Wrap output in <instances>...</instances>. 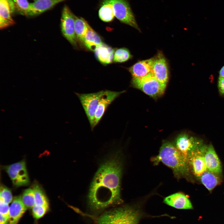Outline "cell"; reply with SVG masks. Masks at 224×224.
<instances>
[{
    "label": "cell",
    "instance_id": "7a4b0ae2",
    "mask_svg": "<svg viewBox=\"0 0 224 224\" xmlns=\"http://www.w3.org/2000/svg\"><path fill=\"white\" fill-rule=\"evenodd\" d=\"M142 203L126 204L105 211L97 215L94 224H139L146 218L159 217L147 214Z\"/></svg>",
    "mask_w": 224,
    "mask_h": 224
},
{
    "label": "cell",
    "instance_id": "d6a6232c",
    "mask_svg": "<svg viewBox=\"0 0 224 224\" xmlns=\"http://www.w3.org/2000/svg\"><path fill=\"white\" fill-rule=\"evenodd\" d=\"M219 74L220 77L224 78V66L221 69Z\"/></svg>",
    "mask_w": 224,
    "mask_h": 224
},
{
    "label": "cell",
    "instance_id": "484cf974",
    "mask_svg": "<svg viewBox=\"0 0 224 224\" xmlns=\"http://www.w3.org/2000/svg\"><path fill=\"white\" fill-rule=\"evenodd\" d=\"M21 198L26 208H32L35 204L34 194L33 189L29 188L25 190L23 192Z\"/></svg>",
    "mask_w": 224,
    "mask_h": 224
},
{
    "label": "cell",
    "instance_id": "836d02e7",
    "mask_svg": "<svg viewBox=\"0 0 224 224\" xmlns=\"http://www.w3.org/2000/svg\"><path fill=\"white\" fill-rule=\"evenodd\" d=\"M33 0L34 1H36V0Z\"/></svg>",
    "mask_w": 224,
    "mask_h": 224
},
{
    "label": "cell",
    "instance_id": "cb8c5ba5",
    "mask_svg": "<svg viewBox=\"0 0 224 224\" xmlns=\"http://www.w3.org/2000/svg\"><path fill=\"white\" fill-rule=\"evenodd\" d=\"M34 194L35 205L49 207L48 201L42 188L38 184H35L33 189Z\"/></svg>",
    "mask_w": 224,
    "mask_h": 224
},
{
    "label": "cell",
    "instance_id": "8992f818",
    "mask_svg": "<svg viewBox=\"0 0 224 224\" xmlns=\"http://www.w3.org/2000/svg\"><path fill=\"white\" fill-rule=\"evenodd\" d=\"M109 1L113 5L115 16L118 20L140 31L130 5L126 0Z\"/></svg>",
    "mask_w": 224,
    "mask_h": 224
},
{
    "label": "cell",
    "instance_id": "277c9868",
    "mask_svg": "<svg viewBox=\"0 0 224 224\" xmlns=\"http://www.w3.org/2000/svg\"><path fill=\"white\" fill-rule=\"evenodd\" d=\"M131 84L133 87L154 98L163 95L166 86L160 82L152 72L143 77L132 78Z\"/></svg>",
    "mask_w": 224,
    "mask_h": 224
},
{
    "label": "cell",
    "instance_id": "ffe728a7",
    "mask_svg": "<svg viewBox=\"0 0 224 224\" xmlns=\"http://www.w3.org/2000/svg\"><path fill=\"white\" fill-rule=\"evenodd\" d=\"M103 43L100 36L89 25L84 40V46L87 49L94 52Z\"/></svg>",
    "mask_w": 224,
    "mask_h": 224
},
{
    "label": "cell",
    "instance_id": "52a82bcc",
    "mask_svg": "<svg viewBox=\"0 0 224 224\" xmlns=\"http://www.w3.org/2000/svg\"><path fill=\"white\" fill-rule=\"evenodd\" d=\"M75 15L67 6L63 8L61 19V28L64 37L74 47H77L75 31Z\"/></svg>",
    "mask_w": 224,
    "mask_h": 224
},
{
    "label": "cell",
    "instance_id": "603a6c76",
    "mask_svg": "<svg viewBox=\"0 0 224 224\" xmlns=\"http://www.w3.org/2000/svg\"><path fill=\"white\" fill-rule=\"evenodd\" d=\"M100 18L105 22L112 21L115 16L113 5L109 0L103 2L99 11Z\"/></svg>",
    "mask_w": 224,
    "mask_h": 224
},
{
    "label": "cell",
    "instance_id": "ac0fdd59",
    "mask_svg": "<svg viewBox=\"0 0 224 224\" xmlns=\"http://www.w3.org/2000/svg\"><path fill=\"white\" fill-rule=\"evenodd\" d=\"M64 0H37L30 3L28 16L39 15Z\"/></svg>",
    "mask_w": 224,
    "mask_h": 224
},
{
    "label": "cell",
    "instance_id": "4fadbf2b",
    "mask_svg": "<svg viewBox=\"0 0 224 224\" xmlns=\"http://www.w3.org/2000/svg\"><path fill=\"white\" fill-rule=\"evenodd\" d=\"M15 11L13 0H0V28L3 29L15 24L12 15Z\"/></svg>",
    "mask_w": 224,
    "mask_h": 224
},
{
    "label": "cell",
    "instance_id": "e0dca14e",
    "mask_svg": "<svg viewBox=\"0 0 224 224\" xmlns=\"http://www.w3.org/2000/svg\"><path fill=\"white\" fill-rule=\"evenodd\" d=\"M26 208L21 197H15L10 206L8 224H16Z\"/></svg>",
    "mask_w": 224,
    "mask_h": 224
},
{
    "label": "cell",
    "instance_id": "9c48e42d",
    "mask_svg": "<svg viewBox=\"0 0 224 224\" xmlns=\"http://www.w3.org/2000/svg\"><path fill=\"white\" fill-rule=\"evenodd\" d=\"M208 146L203 144L194 148L189 153L188 158L194 174L200 177L207 170L205 161V155Z\"/></svg>",
    "mask_w": 224,
    "mask_h": 224
},
{
    "label": "cell",
    "instance_id": "d4e9b609",
    "mask_svg": "<svg viewBox=\"0 0 224 224\" xmlns=\"http://www.w3.org/2000/svg\"><path fill=\"white\" fill-rule=\"evenodd\" d=\"M132 58V56L128 49L122 48L114 50L113 61L115 63H123Z\"/></svg>",
    "mask_w": 224,
    "mask_h": 224
},
{
    "label": "cell",
    "instance_id": "83f0119b",
    "mask_svg": "<svg viewBox=\"0 0 224 224\" xmlns=\"http://www.w3.org/2000/svg\"><path fill=\"white\" fill-rule=\"evenodd\" d=\"M48 208L44 206L35 205L32 208L34 217L37 219L41 218L46 213Z\"/></svg>",
    "mask_w": 224,
    "mask_h": 224
},
{
    "label": "cell",
    "instance_id": "6da1fadb",
    "mask_svg": "<svg viewBox=\"0 0 224 224\" xmlns=\"http://www.w3.org/2000/svg\"><path fill=\"white\" fill-rule=\"evenodd\" d=\"M123 158L119 150L110 153L100 164L92 179L87 197L88 208L95 214L120 205Z\"/></svg>",
    "mask_w": 224,
    "mask_h": 224
},
{
    "label": "cell",
    "instance_id": "f1b7e54d",
    "mask_svg": "<svg viewBox=\"0 0 224 224\" xmlns=\"http://www.w3.org/2000/svg\"><path fill=\"white\" fill-rule=\"evenodd\" d=\"M0 197V199L8 204L11 202L12 200V196L11 191L6 187H1Z\"/></svg>",
    "mask_w": 224,
    "mask_h": 224
},
{
    "label": "cell",
    "instance_id": "7402d4cb",
    "mask_svg": "<svg viewBox=\"0 0 224 224\" xmlns=\"http://www.w3.org/2000/svg\"><path fill=\"white\" fill-rule=\"evenodd\" d=\"M75 31L77 42L84 46V40L89 24L84 19L75 16Z\"/></svg>",
    "mask_w": 224,
    "mask_h": 224
},
{
    "label": "cell",
    "instance_id": "7c38bea8",
    "mask_svg": "<svg viewBox=\"0 0 224 224\" xmlns=\"http://www.w3.org/2000/svg\"><path fill=\"white\" fill-rule=\"evenodd\" d=\"M202 144L201 141L184 133L177 137L174 145L180 152L188 158V153L190 151Z\"/></svg>",
    "mask_w": 224,
    "mask_h": 224
},
{
    "label": "cell",
    "instance_id": "d6986e66",
    "mask_svg": "<svg viewBox=\"0 0 224 224\" xmlns=\"http://www.w3.org/2000/svg\"><path fill=\"white\" fill-rule=\"evenodd\" d=\"M114 50L112 48L103 43L94 52L97 60L102 64L106 65L113 61Z\"/></svg>",
    "mask_w": 224,
    "mask_h": 224
},
{
    "label": "cell",
    "instance_id": "1f68e13d",
    "mask_svg": "<svg viewBox=\"0 0 224 224\" xmlns=\"http://www.w3.org/2000/svg\"><path fill=\"white\" fill-rule=\"evenodd\" d=\"M8 219L0 214V224H8Z\"/></svg>",
    "mask_w": 224,
    "mask_h": 224
},
{
    "label": "cell",
    "instance_id": "5bb4252c",
    "mask_svg": "<svg viewBox=\"0 0 224 224\" xmlns=\"http://www.w3.org/2000/svg\"><path fill=\"white\" fill-rule=\"evenodd\" d=\"M163 203L166 204L179 209H191L192 204L184 194L180 192L176 193L165 197Z\"/></svg>",
    "mask_w": 224,
    "mask_h": 224
},
{
    "label": "cell",
    "instance_id": "4dcf8cb0",
    "mask_svg": "<svg viewBox=\"0 0 224 224\" xmlns=\"http://www.w3.org/2000/svg\"><path fill=\"white\" fill-rule=\"evenodd\" d=\"M218 86L220 92L224 95V78L220 77H219Z\"/></svg>",
    "mask_w": 224,
    "mask_h": 224
},
{
    "label": "cell",
    "instance_id": "ba28073f",
    "mask_svg": "<svg viewBox=\"0 0 224 224\" xmlns=\"http://www.w3.org/2000/svg\"><path fill=\"white\" fill-rule=\"evenodd\" d=\"M4 169L16 187L28 185L30 181L24 160L7 166Z\"/></svg>",
    "mask_w": 224,
    "mask_h": 224
},
{
    "label": "cell",
    "instance_id": "f546056e",
    "mask_svg": "<svg viewBox=\"0 0 224 224\" xmlns=\"http://www.w3.org/2000/svg\"><path fill=\"white\" fill-rule=\"evenodd\" d=\"M9 208L8 204L0 199V214L8 219L9 215Z\"/></svg>",
    "mask_w": 224,
    "mask_h": 224
},
{
    "label": "cell",
    "instance_id": "5b68a950",
    "mask_svg": "<svg viewBox=\"0 0 224 224\" xmlns=\"http://www.w3.org/2000/svg\"><path fill=\"white\" fill-rule=\"evenodd\" d=\"M105 90L89 93H75L81 104L92 130L94 129L95 112Z\"/></svg>",
    "mask_w": 224,
    "mask_h": 224
},
{
    "label": "cell",
    "instance_id": "3957f363",
    "mask_svg": "<svg viewBox=\"0 0 224 224\" xmlns=\"http://www.w3.org/2000/svg\"><path fill=\"white\" fill-rule=\"evenodd\" d=\"M153 160L156 164L161 161L170 168L176 178L184 177L189 173L188 158L170 142L163 143L158 155Z\"/></svg>",
    "mask_w": 224,
    "mask_h": 224
},
{
    "label": "cell",
    "instance_id": "8fae6325",
    "mask_svg": "<svg viewBox=\"0 0 224 224\" xmlns=\"http://www.w3.org/2000/svg\"><path fill=\"white\" fill-rule=\"evenodd\" d=\"M152 72L161 82L167 85L169 79L167 63L161 52H158L154 57Z\"/></svg>",
    "mask_w": 224,
    "mask_h": 224
},
{
    "label": "cell",
    "instance_id": "2e32d148",
    "mask_svg": "<svg viewBox=\"0 0 224 224\" xmlns=\"http://www.w3.org/2000/svg\"><path fill=\"white\" fill-rule=\"evenodd\" d=\"M153 58L140 61L128 68V70L132 78L140 77L152 72Z\"/></svg>",
    "mask_w": 224,
    "mask_h": 224
},
{
    "label": "cell",
    "instance_id": "9a60e30c",
    "mask_svg": "<svg viewBox=\"0 0 224 224\" xmlns=\"http://www.w3.org/2000/svg\"><path fill=\"white\" fill-rule=\"evenodd\" d=\"M204 158L207 170L217 174L221 173L222 168L221 162L212 145L210 144L208 147Z\"/></svg>",
    "mask_w": 224,
    "mask_h": 224
},
{
    "label": "cell",
    "instance_id": "4316f807",
    "mask_svg": "<svg viewBox=\"0 0 224 224\" xmlns=\"http://www.w3.org/2000/svg\"><path fill=\"white\" fill-rule=\"evenodd\" d=\"M15 11L19 14L28 16L30 3L27 0H13Z\"/></svg>",
    "mask_w": 224,
    "mask_h": 224
},
{
    "label": "cell",
    "instance_id": "30bf717a",
    "mask_svg": "<svg viewBox=\"0 0 224 224\" xmlns=\"http://www.w3.org/2000/svg\"><path fill=\"white\" fill-rule=\"evenodd\" d=\"M125 91H120L105 90L95 112L93 128L100 121L110 105Z\"/></svg>",
    "mask_w": 224,
    "mask_h": 224
},
{
    "label": "cell",
    "instance_id": "44dd1931",
    "mask_svg": "<svg viewBox=\"0 0 224 224\" xmlns=\"http://www.w3.org/2000/svg\"><path fill=\"white\" fill-rule=\"evenodd\" d=\"M217 175L207 170L200 177L202 184L210 191H212L220 182Z\"/></svg>",
    "mask_w": 224,
    "mask_h": 224
}]
</instances>
